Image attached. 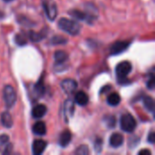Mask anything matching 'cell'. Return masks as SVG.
I'll return each mask as SVG.
<instances>
[{"instance_id": "obj_1", "label": "cell", "mask_w": 155, "mask_h": 155, "mask_svg": "<svg viewBox=\"0 0 155 155\" xmlns=\"http://www.w3.org/2000/svg\"><path fill=\"white\" fill-rule=\"evenodd\" d=\"M58 27L70 35H77L81 31V25L76 21L64 17L58 21Z\"/></svg>"}, {"instance_id": "obj_2", "label": "cell", "mask_w": 155, "mask_h": 155, "mask_svg": "<svg viewBox=\"0 0 155 155\" xmlns=\"http://www.w3.org/2000/svg\"><path fill=\"white\" fill-rule=\"evenodd\" d=\"M132 70H133V65L128 61H123L119 64H117L115 69V74L118 78V82L120 84L125 83L127 81L126 78L128 74L132 72Z\"/></svg>"}, {"instance_id": "obj_3", "label": "cell", "mask_w": 155, "mask_h": 155, "mask_svg": "<svg viewBox=\"0 0 155 155\" xmlns=\"http://www.w3.org/2000/svg\"><path fill=\"white\" fill-rule=\"evenodd\" d=\"M120 125H121V129L124 132L131 134V133L134 132L137 123H136V120L134 119V117L131 114H124L121 117Z\"/></svg>"}, {"instance_id": "obj_4", "label": "cell", "mask_w": 155, "mask_h": 155, "mask_svg": "<svg viewBox=\"0 0 155 155\" xmlns=\"http://www.w3.org/2000/svg\"><path fill=\"white\" fill-rule=\"evenodd\" d=\"M3 99L7 108H11L16 102V94L13 86L5 85L3 89Z\"/></svg>"}, {"instance_id": "obj_5", "label": "cell", "mask_w": 155, "mask_h": 155, "mask_svg": "<svg viewBox=\"0 0 155 155\" xmlns=\"http://www.w3.org/2000/svg\"><path fill=\"white\" fill-rule=\"evenodd\" d=\"M61 88L64 90V92L66 94H71L74 92H75L77 88V83L74 79L67 78L61 82Z\"/></svg>"}, {"instance_id": "obj_6", "label": "cell", "mask_w": 155, "mask_h": 155, "mask_svg": "<svg viewBox=\"0 0 155 155\" xmlns=\"http://www.w3.org/2000/svg\"><path fill=\"white\" fill-rule=\"evenodd\" d=\"M131 42L117 41L111 46V54H120L124 52L130 45Z\"/></svg>"}, {"instance_id": "obj_7", "label": "cell", "mask_w": 155, "mask_h": 155, "mask_svg": "<svg viewBox=\"0 0 155 155\" xmlns=\"http://www.w3.org/2000/svg\"><path fill=\"white\" fill-rule=\"evenodd\" d=\"M44 8H45V12L46 16L48 17L49 20L53 21L55 19L56 15H57V7L56 5L54 3L52 4H48L46 2L44 3Z\"/></svg>"}, {"instance_id": "obj_8", "label": "cell", "mask_w": 155, "mask_h": 155, "mask_svg": "<svg viewBox=\"0 0 155 155\" xmlns=\"http://www.w3.org/2000/svg\"><path fill=\"white\" fill-rule=\"evenodd\" d=\"M46 142L44 141V140H35L34 143H33V146H32V151H33V153L35 155H40L44 153V151L45 150L46 148Z\"/></svg>"}, {"instance_id": "obj_9", "label": "cell", "mask_w": 155, "mask_h": 155, "mask_svg": "<svg viewBox=\"0 0 155 155\" xmlns=\"http://www.w3.org/2000/svg\"><path fill=\"white\" fill-rule=\"evenodd\" d=\"M124 142V135L119 134V133H114L111 135L110 137V140H109V143H110V145L114 148H118L120 146L123 145Z\"/></svg>"}, {"instance_id": "obj_10", "label": "cell", "mask_w": 155, "mask_h": 155, "mask_svg": "<svg viewBox=\"0 0 155 155\" xmlns=\"http://www.w3.org/2000/svg\"><path fill=\"white\" fill-rule=\"evenodd\" d=\"M54 58L55 61V65H63L68 59V54L64 51H55L54 54Z\"/></svg>"}, {"instance_id": "obj_11", "label": "cell", "mask_w": 155, "mask_h": 155, "mask_svg": "<svg viewBox=\"0 0 155 155\" xmlns=\"http://www.w3.org/2000/svg\"><path fill=\"white\" fill-rule=\"evenodd\" d=\"M74 102L80 105V106H84L88 104L89 102V97L87 95L86 93L83 92V91H80V92H77L75 94V96H74Z\"/></svg>"}, {"instance_id": "obj_12", "label": "cell", "mask_w": 155, "mask_h": 155, "mask_svg": "<svg viewBox=\"0 0 155 155\" xmlns=\"http://www.w3.org/2000/svg\"><path fill=\"white\" fill-rule=\"evenodd\" d=\"M46 107L44 104H37L32 110V115L35 119H40L44 117L46 114Z\"/></svg>"}, {"instance_id": "obj_13", "label": "cell", "mask_w": 155, "mask_h": 155, "mask_svg": "<svg viewBox=\"0 0 155 155\" xmlns=\"http://www.w3.org/2000/svg\"><path fill=\"white\" fill-rule=\"evenodd\" d=\"M64 111V116L66 118V121L74 115V102L72 100L68 99V100L65 101Z\"/></svg>"}, {"instance_id": "obj_14", "label": "cell", "mask_w": 155, "mask_h": 155, "mask_svg": "<svg viewBox=\"0 0 155 155\" xmlns=\"http://www.w3.org/2000/svg\"><path fill=\"white\" fill-rule=\"evenodd\" d=\"M71 140H72V134H71V132L68 131V130H64L61 135H60V138H59V144L64 148L66 147L70 143H71Z\"/></svg>"}, {"instance_id": "obj_15", "label": "cell", "mask_w": 155, "mask_h": 155, "mask_svg": "<svg viewBox=\"0 0 155 155\" xmlns=\"http://www.w3.org/2000/svg\"><path fill=\"white\" fill-rule=\"evenodd\" d=\"M33 133L35 135H45L46 134V126L45 124L42 121L36 122L33 126Z\"/></svg>"}, {"instance_id": "obj_16", "label": "cell", "mask_w": 155, "mask_h": 155, "mask_svg": "<svg viewBox=\"0 0 155 155\" xmlns=\"http://www.w3.org/2000/svg\"><path fill=\"white\" fill-rule=\"evenodd\" d=\"M1 124L5 128H11L13 126V119L8 112H4L1 114Z\"/></svg>"}, {"instance_id": "obj_17", "label": "cell", "mask_w": 155, "mask_h": 155, "mask_svg": "<svg viewBox=\"0 0 155 155\" xmlns=\"http://www.w3.org/2000/svg\"><path fill=\"white\" fill-rule=\"evenodd\" d=\"M121 103V96L117 93H112L107 97V104L111 106H117Z\"/></svg>"}, {"instance_id": "obj_18", "label": "cell", "mask_w": 155, "mask_h": 155, "mask_svg": "<svg viewBox=\"0 0 155 155\" xmlns=\"http://www.w3.org/2000/svg\"><path fill=\"white\" fill-rule=\"evenodd\" d=\"M143 104L148 112L150 113L154 112V101L151 96H145L143 98Z\"/></svg>"}, {"instance_id": "obj_19", "label": "cell", "mask_w": 155, "mask_h": 155, "mask_svg": "<svg viewBox=\"0 0 155 155\" xmlns=\"http://www.w3.org/2000/svg\"><path fill=\"white\" fill-rule=\"evenodd\" d=\"M29 38L33 41V42H38L40 40H42L44 38V34L43 33H35L34 31H30L29 32Z\"/></svg>"}, {"instance_id": "obj_20", "label": "cell", "mask_w": 155, "mask_h": 155, "mask_svg": "<svg viewBox=\"0 0 155 155\" xmlns=\"http://www.w3.org/2000/svg\"><path fill=\"white\" fill-rule=\"evenodd\" d=\"M66 43H67V39L60 35H55L51 39V44L53 45H63Z\"/></svg>"}, {"instance_id": "obj_21", "label": "cell", "mask_w": 155, "mask_h": 155, "mask_svg": "<svg viewBox=\"0 0 155 155\" xmlns=\"http://www.w3.org/2000/svg\"><path fill=\"white\" fill-rule=\"evenodd\" d=\"M104 122H105V124H106V125L109 127V128H114V125H115V117L114 116H112V115H110V116H106L105 118H104Z\"/></svg>"}, {"instance_id": "obj_22", "label": "cell", "mask_w": 155, "mask_h": 155, "mask_svg": "<svg viewBox=\"0 0 155 155\" xmlns=\"http://www.w3.org/2000/svg\"><path fill=\"white\" fill-rule=\"evenodd\" d=\"M75 153L79 155H87L89 154V149L87 145H81L77 148L75 151Z\"/></svg>"}, {"instance_id": "obj_23", "label": "cell", "mask_w": 155, "mask_h": 155, "mask_svg": "<svg viewBox=\"0 0 155 155\" xmlns=\"http://www.w3.org/2000/svg\"><path fill=\"white\" fill-rule=\"evenodd\" d=\"M35 90L37 94V95L41 96L44 93H45V87H44V84L42 82H38L36 84V85L35 86Z\"/></svg>"}, {"instance_id": "obj_24", "label": "cell", "mask_w": 155, "mask_h": 155, "mask_svg": "<svg viewBox=\"0 0 155 155\" xmlns=\"http://www.w3.org/2000/svg\"><path fill=\"white\" fill-rule=\"evenodd\" d=\"M15 43L19 45H23L26 44V40H25V35H15Z\"/></svg>"}, {"instance_id": "obj_25", "label": "cell", "mask_w": 155, "mask_h": 155, "mask_svg": "<svg viewBox=\"0 0 155 155\" xmlns=\"http://www.w3.org/2000/svg\"><path fill=\"white\" fill-rule=\"evenodd\" d=\"M102 147H103V141L102 139L98 138L96 139L95 143H94V149H95V152L97 153H100L102 151Z\"/></svg>"}, {"instance_id": "obj_26", "label": "cell", "mask_w": 155, "mask_h": 155, "mask_svg": "<svg viewBox=\"0 0 155 155\" xmlns=\"http://www.w3.org/2000/svg\"><path fill=\"white\" fill-rule=\"evenodd\" d=\"M154 75L153 74H151V77H150V79L147 81V87L150 89V90H153L154 89Z\"/></svg>"}, {"instance_id": "obj_27", "label": "cell", "mask_w": 155, "mask_h": 155, "mask_svg": "<svg viewBox=\"0 0 155 155\" xmlns=\"http://www.w3.org/2000/svg\"><path fill=\"white\" fill-rule=\"evenodd\" d=\"M9 140V137L5 134H3V135H0V146H4L5 143H7Z\"/></svg>"}, {"instance_id": "obj_28", "label": "cell", "mask_w": 155, "mask_h": 155, "mask_svg": "<svg viewBox=\"0 0 155 155\" xmlns=\"http://www.w3.org/2000/svg\"><path fill=\"white\" fill-rule=\"evenodd\" d=\"M147 141L150 143H153L155 141V134L153 132H151L150 133V134H149V136H148V138H147Z\"/></svg>"}, {"instance_id": "obj_29", "label": "cell", "mask_w": 155, "mask_h": 155, "mask_svg": "<svg viewBox=\"0 0 155 155\" xmlns=\"http://www.w3.org/2000/svg\"><path fill=\"white\" fill-rule=\"evenodd\" d=\"M138 154L139 155H151L152 154V153H151V151H149V150H147V149H144V150H142V151H140V152L138 153Z\"/></svg>"}, {"instance_id": "obj_30", "label": "cell", "mask_w": 155, "mask_h": 155, "mask_svg": "<svg viewBox=\"0 0 155 155\" xmlns=\"http://www.w3.org/2000/svg\"><path fill=\"white\" fill-rule=\"evenodd\" d=\"M4 1H5V2H11V1H13V0H4Z\"/></svg>"}]
</instances>
